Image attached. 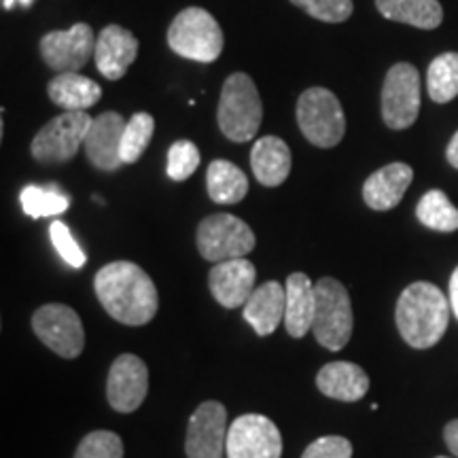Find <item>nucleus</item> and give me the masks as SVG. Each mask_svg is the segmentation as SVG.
Wrapping results in <instances>:
<instances>
[{
	"label": "nucleus",
	"mask_w": 458,
	"mask_h": 458,
	"mask_svg": "<svg viewBox=\"0 0 458 458\" xmlns=\"http://www.w3.org/2000/svg\"><path fill=\"white\" fill-rule=\"evenodd\" d=\"M47 94L51 102L64 111H85L98 105L102 89L98 83L79 72H57L47 85Z\"/></svg>",
	"instance_id": "5701e85b"
},
{
	"label": "nucleus",
	"mask_w": 458,
	"mask_h": 458,
	"mask_svg": "<svg viewBox=\"0 0 458 458\" xmlns=\"http://www.w3.org/2000/svg\"><path fill=\"white\" fill-rule=\"evenodd\" d=\"M255 280V266L246 257H240V259L215 263V267L210 270L208 284L215 300L227 310H233V308L244 306L253 293Z\"/></svg>",
	"instance_id": "dca6fc26"
},
{
	"label": "nucleus",
	"mask_w": 458,
	"mask_h": 458,
	"mask_svg": "<svg viewBox=\"0 0 458 458\" xmlns=\"http://www.w3.org/2000/svg\"><path fill=\"white\" fill-rule=\"evenodd\" d=\"M284 291V327L291 337L301 340L308 331H312L314 314H317V289L306 274L295 272L286 278Z\"/></svg>",
	"instance_id": "aec40b11"
},
{
	"label": "nucleus",
	"mask_w": 458,
	"mask_h": 458,
	"mask_svg": "<svg viewBox=\"0 0 458 458\" xmlns=\"http://www.w3.org/2000/svg\"><path fill=\"white\" fill-rule=\"evenodd\" d=\"M255 249L253 229L233 215H210L198 227V250L206 261L240 259Z\"/></svg>",
	"instance_id": "6e6552de"
},
{
	"label": "nucleus",
	"mask_w": 458,
	"mask_h": 458,
	"mask_svg": "<svg viewBox=\"0 0 458 458\" xmlns=\"http://www.w3.org/2000/svg\"><path fill=\"white\" fill-rule=\"evenodd\" d=\"M227 458H280L283 435L267 416L244 414L229 425Z\"/></svg>",
	"instance_id": "9b49d317"
},
{
	"label": "nucleus",
	"mask_w": 458,
	"mask_h": 458,
	"mask_svg": "<svg viewBox=\"0 0 458 458\" xmlns=\"http://www.w3.org/2000/svg\"><path fill=\"white\" fill-rule=\"evenodd\" d=\"M49 236H51V242H54L57 255L64 259L68 266L71 267H83L85 261H88V255L83 253L81 246L77 244V240L72 238L71 229L66 227V223L62 221H54L49 225Z\"/></svg>",
	"instance_id": "473e14b6"
},
{
	"label": "nucleus",
	"mask_w": 458,
	"mask_h": 458,
	"mask_svg": "<svg viewBox=\"0 0 458 458\" xmlns=\"http://www.w3.org/2000/svg\"><path fill=\"white\" fill-rule=\"evenodd\" d=\"M444 439H445V445H448L452 454L458 456V420H452L445 425Z\"/></svg>",
	"instance_id": "f704fd0d"
},
{
	"label": "nucleus",
	"mask_w": 458,
	"mask_h": 458,
	"mask_svg": "<svg viewBox=\"0 0 458 458\" xmlns=\"http://www.w3.org/2000/svg\"><path fill=\"white\" fill-rule=\"evenodd\" d=\"M291 148L278 136H263L250 151V168L263 187H278L291 174Z\"/></svg>",
	"instance_id": "4be33fe9"
},
{
	"label": "nucleus",
	"mask_w": 458,
	"mask_h": 458,
	"mask_svg": "<svg viewBox=\"0 0 458 458\" xmlns=\"http://www.w3.org/2000/svg\"><path fill=\"white\" fill-rule=\"evenodd\" d=\"M199 165V148L191 140H176L168 148L165 172L172 181H187Z\"/></svg>",
	"instance_id": "7c9ffc66"
},
{
	"label": "nucleus",
	"mask_w": 458,
	"mask_h": 458,
	"mask_svg": "<svg viewBox=\"0 0 458 458\" xmlns=\"http://www.w3.org/2000/svg\"><path fill=\"white\" fill-rule=\"evenodd\" d=\"M32 329L45 346L64 359H77L85 348L79 314L64 303H45L32 314Z\"/></svg>",
	"instance_id": "9d476101"
},
{
	"label": "nucleus",
	"mask_w": 458,
	"mask_h": 458,
	"mask_svg": "<svg viewBox=\"0 0 458 458\" xmlns=\"http://www.w3.org/2000/svg\"><path fill=\"white\" fill-rule=\"evenodd\" d=\"M96 54V38L89 24H74L68 30L47 32L41 38L45 64L57 72H79Z\"/></svg>",
	"instance_id": "ddd939ff"
},
{
	"label": "nucleus",
	"mask_w": 458,
	"mask_h": 458,
	"mask_svg": "<svg viewBox=\"0 0 458 458\" xmlns=\"http://www.w3.org/2000/svg\"><path fill=\"white\" fill-rule=\"evenodd\" d=\"M32 3H34V0H3V7L4 9H13V7H17V4H20V7L28 9Z\"/></svg>",
	"instance_id": "4c0bfd02"
},
{
	"label": "nucleus",
	"mask_w": 458,
	"mask_h": 458,
	"mask_svg": "<svg viewBox=\"0 0 458 458\" xmlns=\"http://www.w3.org/2000/svg\"><path fill=\"white\" fill-rule=\"evenodd\" d=\"M139 55V38L125 28L111 24L96 38V68L108 81L122 79Z\"/></svg>",
	"instance_id": "f3484780"
},
{
	"label": "nucleus",
	"mask_w": 458,
	"mask_h": 458,
	"mask_svg": "<svg viewBox=\"0 0 458 458\" xmlns=\"http://www.w3.org/2000/svg\"><path fill=\"white\" fill-rule=\"evenodd\" d=\"M414 179V170L408 164L394 162L385 168L376 170L374 174L365 181L363 199L371 210H391L403 199L405 191Z\"/></svg>",
	"instance_id": "6ab92c4d"
},
{
	"label": "nucleus",
	"mask_w": 458,
	"mask_h": 458,
	"mask_svg": "<svg viewBox=\"0 0 458 458\" xmlns=\"http://www.w3.org/2000/svg\"><path fill=\"white\" fill-rule=\"evenodd\" d=\"M314 337L327 351H342L352 337V303L348 289L335 278H320L317 284Z\"/></svg>",
	"instance_id": "39448f33"
},
{
	"label": "nucleus",
	"mask_w": 458,
	"mask_h": 458,
	"mask_svg": "<svg viewBox=\"0 0 458 458\" xmlns=\"http://www.w3.org/2000/svg\"><path fill=\"white\" fill-rule=\"evenodd\" d=\"M74 458H123V442L113 431H91L81 439Z\"/></svg>",
	"instance_id": "c756f323"
},
{
	"label": "nucleus",
	"mask_w": 458,
	"mask_h": 458,
	"mask_svg": "<svg viewBox=\"0 0 458 458\" xmlns=\"http://www.w3.org/2000/svg\"><path fill=\"white\" fill-rule=\"evenodd\" d=\"M263 105L253 79L246 72L229 74L223 83L216 122L233 142H249L261 128Z\"/></svg>",
	"instance_id": "7ed1b4c3"
},
{
	"label": "nucleus",
	"mask_w": 458,
	"mask_h": 458,
	"mask_svg": "<svg viewBox=\"0 0 458 458\" xmlns=\"http://www.w3.org/2000/svg\"><path fill=\"white\" fill-rule=\"evenodd\" d=\"M94 291L102 308L117 323L140 327L156 318L159 308L157 289L151 276L136 263H106L96 274Z\"/></svg>",
	"instance_id": "f257e3e1"
},
{
	"label": "nucleus",
	"mask_w": 458,
	"mask_h": 458,
	"mask_svg": "<svg viewBox=\"0 0 458 458\" xmlns=\"http://www.w3.org/2000/svg\"><path fill=\"white\" fill-rule=\"evenodd\" d=\"M156 131V119L148 113H136L125 125L122 140V159L123 164H136L145 153L148 142Z\"/></svg>",
	"instance_id": "c85d7f7f"
},
{
	"label": "nucleus",
	"mask_w": 458,
	"mask_h": 458,
	"mask_svg": "<svg viewBox=\"0 0 458 458\" xmlns=\"http://www.w3.org/2000/svg\"><path fill=\"white\" fill-rule=\"evenodd\" d=\"M420 113V74L416 66L399 62L382 85V119L391 130H405Z\"/></svg>",
	"instance_id": "1a4fd4ad"
},
{
	"label": "nucleus",
	"mask_w": 458,
	"mask_h": 458,
	"mask_svg": "<svg viewBox=\"0 0 458 458\" xmlns=\"http://www.w3.org/2000/svg\"><path fill=\"white\" fill-rule=\"evenodd\" d=\"M148 393V369L136 354H119L108 369L106 399L119 414H131L142 405Z\"/></svg>",
	"instance_id": "4468645a"
},
{
	"label": "nucleus",
	"mask_w": 458,
	"mask_h": 458,
	"mask_svg": "<svg viewBox=\"0 0 458 458\" xmlns=\"http://www.w3.org/2000/svg\"><path fill=\"white\" fill-rule=\"evenodd\" d=\"M227 410L219 401L199 403L187 425V458H223L227 454Z\"/></svg>",
	"instance_id": "f8f14e48"
},
{
	"label": "nucleus",
	"mask_w": 458,
	"mask_h": 458,
	"mask_svg": "<svg viewBox=\"0 0 458 458\" xmlns=\"http://www.w3.org/2000/svg\"><path fill=\"white\" fill-rule=\"evenodd\" d=\"M297 125L314 147L331 148L346 134V117L337 96L327 88L306 89L297 100Z\"/></svg>",
	"instance_id": "423d86ee"
},
{
	"label": "nucleus",
	"mask_w": 458,
	"mask_h": 458,
	"mask_svg": "<svg viewBox=\"0 0 458 458\" xmlns=\"http://www.w3.org/2000/svg\"><path fill=\"white\" fill-rule=\"evenodd\" d=\"M21 208L32 219H41V216H57L62 215L71 204L66 193H62L57 187H37L28 185L21 191Z\"/></svg>",
	"instance_id": "cd10ccee"
},
{
	"label": "nucleus",
	"mask_w": 458,
	"mask_h": 458,
	"mask_svg": "<svg viewBox=\"0 0 458 458\" xmlns=\"http://www.w3.org/2000/svg\"><path fill=\"white\" fill-rule=\"evenodd\" d=\"M244 320L255 329L257 335H272L280 323H284L286 291L276 280H267L250 293L244 303Z\"/></svg>",
	"instance_id": "a211bd4d"
},
{
	"label": "nucleus",
	"mask_w": 458,
	"mask_h": 458,
	"mask_svg": "<svg viewBox=\"0 0 458 458\" xmlns=\"http://www.w3.org/2000/svg\"><path fill=\"white\" fill-rule=\"evenodd\" d=\"M445 157H448V162L452 168L458 170V131L454 136H452L450 145H448V151H445Z\"/></svg>",
	"instance_id": "e433bc0d"
},
{
	"label": "nucleus",
	"mask_w": 458,
	"mask_h": 458,
	"mask_svg": "<svg viewBox=\"0 0 458 458\" xmlns=\"http://www.w3.org/2000/svg\"><path fill=\"white\" fill-rule=\"evenodd\" d=\"M416 216L422 225L435 232L450 233L458 229V208L442 189H431L416 206Z\"/></svg>",
	"instance_id": "a878e982"
},
{
	"label": "nucleus",
	"mask_w": 458,
	"mask_h": 458,
	"mask_svg": "<svg viewBox=\"0 0 458 458\" xmlns=\"http://www.w3.org/2000/svg\"><path fill=\"white\" fill-rule=\"evenodd\" d=\"M437 458H448V456H437Z\"/></svg>",
	"instance_id": "58836bf2"
},
{
	"label": "nucleus",
	"mask_w": 458,
	"mask_h": 458,
	"mask_svg": "<svg viewBox=\"0 0 458 458\" xmlns=\"http://www.w3.org/2000/svg\"><path fill=\"white\" fill-rule=\"evenodd\" d=\"M450 308L452 312H454V317L458 318V267L450 276Z\"/></svg>",
	"instance_id": "c9c22d12"
},
{
	"label": "nucleus",
	"mask_w": 458,
	"mask_h": 458,
	"mask_svg": "<svg viewBox=\"0 0 458 458\" xmlns=\"http://www.w3.org/2000/svg\"><path fill=\"white\" fill-rule=\"evenodd\" d=\"M317 386L325 397L354 403L369 391V376L363 368L351 360H334L327 363L317 376Z\"/></svg>",
	"instance_id": "412c9836"
},
{
	"label": "nucleus",
	"mask_w": 458,
	"mask_h": 458,
	"mask_svg": "<svg viewBox=\"0 0 458 458\" xmlns=\"http://www.w3.org/2000/svg\"><path fill=\"white\" fill-rule=\"evenodd\" d=\"M376 7L386 20L420 30H435L444 20V9L437 0H376Z\"/></svg>",
	"instance_id": "b1692460"
},
{
	"label": "nucleus",
	"mask_w": 458,
	"mask_h": 458,
	"mask_svg": "<svg viewBox=\"0 0 458 458\" xmlns=\"http://www.w3.org/2000/svg\"><path fill=\"white\" fill-rule=\"evenodd\" d=\"M168 45L181 57L210 64L221 55L225 38H223L219 21L208 11L189 7L172 20L168 28Z\"/></svg>",
	"instance_id": "20e7f679"
},
{
	"label": "nucleus",
	"mask_w": 458,
	"mask_h": 458,
	"mask_svg": "<svg viewBox=\"0 0 458 458\" xmlns=\"http://www.w3.org/2000/svg\"><path fill=\"white\" fill-rule=\"evenodd\" d=\"M427 91L433 102L445 105L458 96V54L448 51V54L437 55L428 64L427 72Z\"/></svg>",
	"instance_id": "bb28decb"
},
{
	"label": "nucleus",
	"mask_w": 458,
	"mask_h": 458,
	"mask_svg": "<svg viewBox=\"0 0 458 458\" xmlns=\"http://www.w3.org/2000/svg\"><path fill=\"white\" fill-rule=\"evenodd\" d=\"M295 7L306 11L314 20L340 24L352 15V0H291Z\"/></svg>",
	"instance_id": "2f4dec72"
},
{
	"label": "nucleus",
	"mask_w": 458,
	"mask_h": 458,
	"mask_svg": "<svg viewBox=\"0 0 458 458\" xmlns=\"http://www.w3.org/2000/svg\"><path fill=\"white\" fill-rule=\"evenodd\" d=\"M208 196L216 204H238L249 193V181L236 164L227 159H215L206 170Z\"/></svg>",
	"instance_id": "393cba45"
},
{
	"label": "nucleus",
	"mask_w": 458,
	"mask_h": 458,
	"mask_svg": "<svg viewBox=\"0 0 458 458\" xmlns=\"http://www.w3.org/2000/svg\"><path fill=\"white\" fill-rule=\"evenodd\" d=\"M301 458H352V444L340 435H327L308 445Z\"/></svg>",
	"instance_id": "72a5a7b5"
},
{
	"label": "nucleus",
	"mask_w": 458,
	"mask_h": 458,
	"mask_svg": "<svg viewBox=\"0 0 458 458\" xmlns=\"http://www.w3.org/2000/svg\"><path fill=\"white\" fill-rule=\"evenodd\" d=\"M94 123L85 111H64L45 123L32 139L30 151L38 164H62L77 156L85 145L88 131Z\"/></svg>",
	"instance_id": "0eeeda50"
},
{
	"label": "nucleus",
	"mask_w": 458,
	"mask_h": 458,
	"mask_svg": "<svg viewBox=\"0 0 458 458\" xmlns=\"http://www.w3.org/2000/svg\"><path fill=\"white\" fill-rule=\"evenodd\" d=\"M394 320L411 348L425 351L442 340L450 320V301L433 283H414L399 295Z\"/></svg>",
	"instance_id": "f03ea898"
},
{
	"label": "nucleus",
	"mask_w": 458,
	"mask_h": 458,
	"mask_svg": "<svg viewBox=\"0 0 458 458\" xmlns=\"http://www.w3.org/2000/svg\"><path fill=\"white\" fill-rule=\"evenodd\" d=\"M125 125H128V122H125L122 114L113 111L94 117V123H91L83 145L94 168L105 172H114L122 168V140Z\"/></svg>",
	"instance_id": "2eb2a0df"
}]
</instances>
